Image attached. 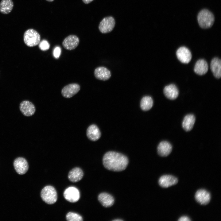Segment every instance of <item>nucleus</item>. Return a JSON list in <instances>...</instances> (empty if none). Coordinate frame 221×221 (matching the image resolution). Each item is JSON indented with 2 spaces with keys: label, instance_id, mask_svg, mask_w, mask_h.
Instances as JSON below:
<instances>
[{
  "label": "nucleus",
  "instance_id": "obj_1",
  "mask_svg": "<svg viewBox=\"0 0 221 221\" xmlns=\"http://www.w3.org/2000/svg\"><path fill=\"white\" fill-rule=\"evenodd\" d=\"M103 164L107 169L119 172L125 170L128 164V159L125 155L114 151H109L104 155Z\"/></svg>",
  "mask_w": 221,
  "mask_h": 221
},
{
  "label": "nucleus",
  "instance_id": "obj_2",
  "mask_svg": "<svg viewBox=\"0 0 221 221\" xmlns=\"http://www.w3.org/2000/svg\"><path fill=\"white\" fill-rule=\"evenodd\" d=\"M197 21L200 27L202 29L211 28L215 21V17L213 14L207 9L201 10L197 15Z\"/></svg>",
  "mask_w": 221,
  "mask_h": 221
},
{
  "label": "nucleus",
  "instance_id": "obj_3",
  "mask_svg": "<svg viewBox=\"0 0 221 221\" xmlns=\"http://www.w3.org/2000/svg\"><path fill=\"white\" fill-rule=\"evenodd\" d=\"M41 196L44 201L49 204H54L57 199L56 190L54 187L50 185L45 186L42 189L41 192Z\"/></svg>",
  "mask_w": 221,
  "mask_h": 221
},
{
  "label": "nucleus",
  "instance_id": "obj_4",
  "mask_svg": "<svg viewBox=\"0 0 221 221\" xmlns=\"http://www.w3.org/2000/svg\"><path fill=\"white\" fill-rule=\"evenodd\" d=\"M41 37L39 34L35 30L30 29L24 33L23 40L25 44L30 47L38 45L40 41Z\"/></svg>",
  "mask_w": 221,
  "mask_h": 221
},
{
  "label": "nucleus",
  "instance_id": "obj_5",
  "mask_svg": "<svg viewBox=\"0 0 221 221\" xmlns=\"http://www.w3.org/2000/svg\"><path fill=\"white\" fill-rule=\"evenodd\" d=\"M115 25L114 18L112 17L104 18L100 22L99 28L100 31L103 33H109L111 31Z\"/></svg>",
  "mask_w": 221,
  "mask_h": 221
},
{
  "label": "nucleus",
  "instance_id": "obj_6",
  "mask_svg": "<svg viewBox=\"0 0 221 221\" xmlns=\"http://www.w3.org/2000/svg\"><path fill=\"white\" fill-rule=\"evenodd\" d=\"M63 195L64 198L71 203L77 202L80 197L79 190L74 187H70L67 188L64 190Z\"/></svg>",
  "mask_w": 221,
  "mask_h": 221
},
{
  "label": "nucleus",
  "instance_id": "obj_7",
  "mask_svg": "<svg viewBox=\"0 0 221 221\" xmlns=\"http://www.w3.org/2000/svg\"><path fill=\"white\" fill-rule=\"evenodd\" d=\"M13 165L16 171L20 175L25 174L29 169L27 161L22 157H18L16 158L14 161Z\"/></svg>",
  "mask_w": 221,
  "mask_h": 221
},
{
  "label": "nucleus",
  "instance_id": "obj_8",
  "mask_svg": "<svg viewBox=\"0 0 221 221\" xmlns=\"http://www.w3.org/2000/svg\"><path fill=\"white\" fill-rule=\"evenodd\" d=\"M80 89V86L78 84L72 83L64 86L62 89V96L67 98L72 97L76 94Z\"/></svg>",
  "mask_w": 221,
  "mask_h": 221
},
{
  "label": "nucleus",
  "instance_id": "obj_9",
  "mask_svg": "<svg viewBox=\"0 0 221 221\" xmlns=\"http://www.w3.org/2000/svg\"><path fill=\"white\" fill-rule=\"evenodd\" d=\"M176 55L179 60L184 64L189 63L192 57L190 51L187 48L184 46L180 47L177 49Z\"/></svg>",
  "mask_w": 221,
  "mask_h": 221
},
{
  "label": "nucleus",
  "instance_id": "obj_10",
  "mask_svg": "<svg viewBox=\"0 0 221 221\" xmlns=\"http://www.w3.org/2000/svg\"><path fill=\"white\" fill-rule=\"evenodd\" d=\"M79 41V39L77 36L71 35L64 39L62 42V45L67 50H72L78 45Z\"/></svg>",
  "mask_w": 221,
  "mask_h": 221
},
{
  "label": "nucleus",
  "instance_id": "obj_11",
  "mask_svg": "<svg viewBox=\"0 0 221 221\" xmlns=\"http://www.w3.org/2000/svg\"><path fill=\"white\" fill-rule=\"evenodd\" d=\"M19 107L22 114L26 116L33 115L36 111V108L34 104L28 100H24L21 102Z\"/></svg>",
  "mask_w": 221,
  "mask_h": 221
},
{
  "label": "nucleus",
  "instance_id": "obj_12",
  "mask_svg": "<svg viewBox=\"0 0 221 221\" xmlns=\"http://www.w3.org/2000/svg\"><path fill=\"white\" fill-rule=\"evenodd\" d=\"M195 198L197 202L202 205H206L210 202L211 196L210 193L204 189L198 190L195 195Z\"/></svg>",
  "mask_w": 221,
  "mask_h": 221
},
{
  "label": "nucleus",
  "instance_id": "obj_13",
  "mask_svg": "<svg viewBox=\"0 0 221 221\" xmlns=\"http://www.w3.org/2000/svg\"><path fill=\"white\" fill-rule=\"evenodd\" d=\"M178 182L177 178L171 175H164L159 178L158 183L162 188H167L177 184Z\"/></svg>",
  "mask_w": 221,
  "mask_h": 221
},
{
  "label": "nucleus",
  "instance_id": "obj_14",
  "mask_svg": "<svg viewBox=\"0 0 221 221\" xmlns=\"http://www.w3.org/2000/svg\"><path fill=\"white\" fill-rule=\"evenodd\" d=\"M94 74L96 78L103 81L108 79L111 76L110 71L104 67L97 68L94 71Z\"/></svg>",
  "mask_w": 221,
  "mask_h": 221
},
{
  "label": "nucleus",
  "instance_id": "obj_15",
  "mask_svg": "<svg viewBox=\"0 0 221 221\" xmlns=\"http://www.w3.org/2000/svg\"><path fill=\"white\" fill-rule=\"evenodd\" d=\"M88 138L91 141H95L101 137V132L98 127L95 125L92 124L87 128L86 132Z\"/></svg>",
  "mask_w": 221,
  "mask_h": 221
},
{
  "label": "nucleus",
  "instance_id": "obj_16",
  "mask_svg": "<svg viewBox=\"0 0 221 221\" xmlns=\"http://www.w3.org/2000/svg\"><path fill=\"white\" fill-rule=\"evenodd\" d=\"M163 92L165 96L171 100L176 99L179 95V91L176 86L171 84L165 86Z\"/></svg>",
  "mask_w": 221,
  "mask_h": 221
},
{
  "label": "nucleus",
  "instance_id": "obj_17",
  "mask_svg": "<svg viewBox=\"0 0 221 221\" xmlns=\"http://www.w3.org/2000/svg\"><path fill=\"white\" fill-rule=\"evenodd\" d=\"M158 154L161 157H166L171 153L172 147L170 143L166 141L161 142L157 147Z\"/></svg>",
  "mask_w": 221,
  "mask_h": 221
},
{
  "label": "nucleus",
  "instance_id": "obj_18",
  "mask_svg": "<svg viewBox=\"0 0 221 221\" xmlns=\"http://www.w3.org/2000/svg\"><path fill=\"white\" fill-rule=\"evenodd\" d=\"M210 68L214 76L217 78H220L221 76L220 59L217 57L213 59L211 62Z\"/></svg>",
  "mask_w": 221,
  "mask_h": 221
},
{
  "label": "nucleus",
  "instance_id": "obj_19",
  "mask_svg": "<svg viewBox=\"0 0 221 221\" xmlns=\"http://www.w3.org/2000/svg\"><path fill=\"white\" fill-rule=\"evenodd\" d=\"M98 199L102 205L106 207L111 206L114 201L111 195L106 192L100 193L98 196Z\"/></svg>",
  "mask_w": 221,
  "mask_h": 221
},
{
  "label": "nucleus",
  "instance_id": "obj_20",
  "mask_svg": "<svg viewBox=\"0 0 221 221\" xmlns=\"http://www.w3.org/2000/svg\"><path fill=\"white\" fill-rule=\"evenodd\" d=\"M83 176V173L82 169L79 167H76L70 171L68 177L70 181L76 182L81 180Z\"/></svg>",
  "mask_w": 221,
  "mask_h": 221
},
{
  "label": "nucleus",
  "instance_id": "obj_21",
  "mask_svg": "<svg viewBox=\"0 0 221 221\" xmlns=\"http://www.w3.org/2000/svg\"><path fill=\"white\" fill-rule=\"evenodd\" d=\"M208 70V64L205 60L200 59L196 62L194 68L196 73L200 75H203L207 72Z\"/></svg>",
  "mask_w": 221,
  "mask_h": 221
},
{
  "label": "nucleus",
  "instance_id": "obj_22",
  "mask_svg": "<svg viewBox=\"0 0 221 221\" xmlns=\"http://www.w3.org/2000/svg\"><path fill=\"white\" fill-rule=\"evenodd\" d=\"M196 118L192 114H188L186 115L183 120L182 126L184 129L186 131H190L194 125Z\"/></svg>",
  "mask_w": 221,
  "mask_h": 221
},
{
  "label": "nucleus",
  "instance_id": "obj_23",
  "mask_svg": "<svg viewBox=\"0 0 221 221\" xmlns=\"http://www.w3.org/2000/svg\"><path fill=\"white\" fill-rule=\"evenodd\" d=\"M14 3L12 0H2L0 2V12L3 14H7L12 10Z\"/></svg>",
  "mask_w": 221,
  "mask_h": 221
},
{
  "label": "nucleus",
  "instance_id": "obj_24",
  "mask_svg": "<svg viewBox=\"0 0 221 221\" xmlns=\"http://www.w3.org/2000/svg\"><path fill=\"white\" fill-rule=\"evenodd\" d=\"M153 101L152 98L149 96L143 97L141 100L140 107L142 110L144 111L148 110L152 107Z\"/></svg>",
  "mask_w": 221,
  "mask_h": 221
},
{
  "label": "nucleus",
  "instance_id": "obj_25",
  "mask_svg": "<svg viewBox=\"0 0 221 221\" xmlns=\"http://www.w3.org/2000/svg\"><path fill=\"white\" fill-rule=\"evenodd\" d=\"M66 219L68 221H82V217L79 214L73 212H70L66 215Z\"/></svg>",
  "mask_w": 221,
  "mask_h": 221
},
{
  "label": "nucleus",
  "instance_id": "obj_26",
  "mask_svg": "<svg viewBox=\"0 0 221 221\" xmlns=\"http://www.w3.org/2000/svg\"><path fill=\"white\" fill-rule=\"evenodd\" d=\"M39 48L42 51H46L48 50L50 47V45L48 41L45 40H43L39 43Z\"/></svg>",
  "mask_w": 221,
  "mask_h": 221
},
{
  "label": "nucleus",
  "instance_id": "obj_27",
  "mask_svg": "<svg viewBox=\"0 0 221 221\" xmlns=\"http://www.w3.org/2000/svg\"><path fill=\"white\" fill-rule=\"evenodd\" d=\"M61 53V49L59 46L56 47L53 51V55L54 57L56 59H58Z\"/></svg>",
  "mask_w": 221,
  "mask_h": 221
},
{
  "label": "nucleus",
  "instance_id": "obj_28",
  "mask_svg": "<svg viewBox=\"0 0 221 221\" xmlns=\"http://www.w3.org/2000/svg\"><path fill=\"white\" fill-rule=\"evenodd\" d=\"M191 220L190 218L187 216H182L178 220L179 221H190Z\"/></svg>",
  "mask_w": 221,
  "mask_h": 221
},
{
  "label": "nucleus",
  "instance_id": "obj_29",
  "mask_svg": "<svg viewBox=\"0 0 221 221\" xmlns=\"http://www.w3.org/2000/svg\"><path fill=\"white\" fill-rule=\"evenodd\" d=\"M93 0H82L83 2L85 4H88Z\"/></svg>",
  "mask_w": 221,
  "mask_h": 221
},
{
  "label": "nucleus",
  "instance_id": "obj_30",
  "mask_svg": "<svg viewBox=\"0 0 221 221\" xmlns=\"http://www.w3.org/2000/svg\"><path fill=\"white\" fill-rule=\"evenodd\" d=\"M122 220H123L122 219H114V220H113V221H122Z\"/></svg>",
  "mask_w": 221,
  "mask_h": 221
},
{
  "label": "nucleus",
  "instance_id": "obj_31",
  "mask_svg": "<svg viewBox=\"0 0 221 221\" xmlns=\"http://www.w3.org/2000/svg\"><path fill=\"white\" fill-rule=\"evenodd\" d=\"M46 0L47 1H48V2H52V1H53L54 0Z\"/></svg>",
  "mask_w": 221,
  "mask_h": 221
}]
</instances>
